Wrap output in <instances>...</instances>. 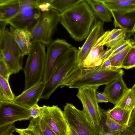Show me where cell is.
I'll use <instances>...</instances> for the list:
<instances>
[{"label":"cell","mask_w":135,"mask_h":135,"mask_svg":"<svg viewBox=\"0 0 135 135\" xmlns=\"http://www.w3.org/2000/svg\"><path fill=\"white\" fill-rule=\"evenodd\" d=\"M131 89L133 91L134 94H135V84L132 87V88H131Z\"/></svg>","instance_id":"7bdbcfd3"},{"label":"cell","mask_w":135,"mask_h":135,"mask_svg":"<svg viewBox=\"0 0 135 135\" xmlns=\"http://www.w3.org/2000/svg\"><path fill=\"white\" fill-rule=\"evenodd\" d=\"M66 135H79L68 124Z\"/></svg>","instance_id":"b9f144b4"},{"label":"cell","mask_w":135,"mask_h":135,"mask_svg":"<svg viewBox=\"0 0 135 135\" xmlns=\"http://www.w3.org/2000/svg\"><path fill=\"white\" fill-rule=\"evenodd\" d=\"M131 45L123 50L108 58L110 60L112 68L114 69L121 68V66L127 54L133 45Z\"/></svg>","instance_id":"83f0119b"},{"label":"cell","mask_w":135,"mask_h":135,"mask_svg":"<svg viewBox=\"0 0 135 135\" xmlns=\"http://www.w3.org/2000/svg\"><path fill=\"white\" fill-rule=\"evenodd\" d=\"M135 67V45H132L127 54L121 68L129 69Z\"/></svg>","instance_id":"f1b7e54d"},{"label":"cell","mask_w":135,"mask_h":135,"mask_svg":"<svg viewBox=\"0 0 135 135\" xmlns=\"http://www.w3.org/2000/svg\"><path fill=\"white\" fill-rule=\"evenodd\" d=\"M31 117L35 119L42 116L44 114V110L43 107L39 106L37 104L34 105L29 109Z\"/></svg>","instance_id":"1f68e13d"},{"label":"cell","mask_w":135,"mask_h":135,"mask_svg":"<svg viewBox=\"0 0 135 135\" xmlns=\"http://www.w3.org/2000/svg\"><path fill=\"white\" fill-rule=\"evenodd\" d=\"M31 118L29 109L13 101L0 102V127Z\"/></svg>","instance_id":"30bf717a"},{"label":"cell","mask_w":135,"mask_h":135,"mask_svg":"<svg viewBox=\"0 0 135 135\" xmlns=\"http://www.w3.org/2000/svg\"><path fill=\"white\" fill-rule=\"evenodd\" d=\"M12 74L8 67L2 53H0V76L9 81L10 76Z\"/></svg>","instance_id":"f546056e"},{"label":"cell","mask_w":135,"mask_h":135,"mask_svg":"<svg viewBox=\"0 0 135 135\" xmlns=\"http://www.w3.org/2000/svg\"><path fill=\"white\" fill-rule=\"evenodd\" d=\"M134 41H135V36L134 37Z\"/></svg>","instance_id":"f6af8a7d"},{"label":"cell","mask_w":135,"mask_h":135,"mask_svg":"<svg viewBox=\"0 0 135 135\" xmlns=\"http://www.w3.org/2000/svg\"><path fill=\"white\" fill-rule=\"evenodd\" d=\"M100 66L101 68L103 69H113L112 66L110 61L108 59H107L104 60Z\"/></svg>","instance_id":"ab89813d"},{"label":"cell","mask_w":135,"mask_h":135,"mask_svg":"<svg viewBox=\"0 0 135 135\" xmlns=\"http://www.w3.org/2000/svg\"><path fill=\"white\" fill-rule=\"evenodd\" d=\"M20 1L19 12L6 22L15 28L30 31L41 15V11L38 7L40 0H20Z\"/></svg>","instance_id":"8992f818"},{"label":"cell","mask_w":135,"mask_h":135,"mask_svg":"<svg viewBox=\"0 0 135 135\" xmlns=\"http://www.w3.org/2000/svg\"><path fill=\"white\" fill-rule=\"evenodd\" d=\"M126 31L127 32L125 29L120 28H114L111 31H107V35L103 41V45H104L105 44L113 40Z\"/></svg>","instance_id":"4dcf8cb0"},{"label":"cell","mask_w":135,"mask_h":135,"mask_svg":"<svg viewBox=\"0 0 135 135\" xmlns=\"http://www.w3.org/2000/svg\"><path fill=\"white\" fill-rule=\"evenodd\" d=\"M132 111L114 106L112 109L105 111L117 123L126 128H127Z\"/></svg>","instance_id":"603a6c76"},{"label":"cell","mask_w":135,"mask_h":135,"mask_svg":"<svg viewBox=\"0 0 135 135\" xmlns=\"http://www.w3.org/2000/svg\"><path fill=\"white\" fill-rule=\"evenodd\" d=\"M78 49L72 46L62 52L55 62L54 71L45 86L40 99H48L77 64Z\"/></svg>","instance_id":"3957f363"},{"label":"cell","mask_w":135,"mask_h":135,"mask_svg":"<svg viewBox=\"0 0 135 135\" xmlns=\"http://www.w3.org/2000/svg\"><path fill=\"white\" fill-rule=\"evenodd\" d=\"M8 24L6 22L0 21V41L3 38L6 29V26Z\"/></svg>","instance_id":"f35d334b"},{"label":"cell","mask_w":135,"mask_h":135,"mask_svg":"<svg viewBox=\"0 0 135 135\" xmlns=\"http://www.w3.org/2000/svg\"><path fill=\"white\" fill-rule=\"evenodd\" d=\"M96 95L98 103H106L109 102L108 96L104 91L101 92H96Z\"/></svg>","instance_id":"d590c367"},{"label":"cell","mask_w":135,"mask_h":135,"mask_svg":"<svg viewBox=\"0 0 135 135\" xmlns=\"http://www.w3.org/2000/svg\"><path fill=\"white\" fill-rule=\"evenodd\" d=\"M106 35L105 32L98 39L86 57L78 66L84 68L96 67L100 66L104 60L108 58L109 54L107 50L104 49L103 44Z\"/></svg>","instance_id":"4fadbf2b"},{"label":"cell","mask_w":135,"mask_h":135,"mask_svg":"<svg viewBox=\"0 0 135 135\" xmlns=\"http://www.w3.org/2000/svg\"><path fill=\"white\" fill-rule=\"evenodd\" d=\"M16 128L13 124L0 127V135H12Z\"/></svg>","instance_id":"e575fe53"},{"label":"cell","mask_w":135,"mask_h":135,"mask_svg":"<svg viewBox=\"0 0 135 135\" xmlns=\"http://www.w3.org/2000/svg\"><path fill=\"white\" fill-rule=\"evenodd\" d=\"M45 45L37 42L32 44L25 66L24 90L42 81L46 61Z\"/></svg>","instance_id":"277c9868"},{"label":"cell","mask_w":135,"mask_h":135,"mask_svg":"<svg viewBox=\"0 0 135 135\" xmlns=\"http://www.w3.org/2000/svg\"><path fill=\"white\" fill-rule=\"evenodd\" d=\"M83 1V0H51L49 8L53 9L60 13Z\"/></svg>","instance_id":"4316f807"},{"label":"cell","mask_w":135,"mask_h":135,"mask_svg":"<svg viewBox=\"0 0 135 135\" xmlns=\"http://www.w3.org/2000/svg\"><path fill=\"white\" fill-rule=\"evenodd\" d=\"M135 32V24L133 30V33Z\"/></svg>","instance_id":"ee69618b"},{"label":"cell","mask_w":135,"mask_h":135,"mask_svg":"<svg viewBox=\"0 0 135 135\" xmlns=\"http://www.w3.org/2000/svg\"><path fill=\"white\" fill-rule=\"evenodd\" d=\"M114 107L133 110L135 108V94L131 88L129 89Z\"/></svg>","instance_id":"d4e9b609"},{"label":"cell","mask_w":135,"mask_h":135,"mask_svg":"<svg viewBox=\"0 0 135 135\" xmlns=\"http://www.w3.org/2000/svg\"><path fill=\"white\" fill-rule=\"evenodd\" d=\"M100 1L111 11L124 14L135 11V0Z\"/></svg>","instance_id":"ffe728a7"},{"label":"cell","mask_w":135,"mask_h":135,"mask_svg":"<svg viewBox=\"0 0 135 135\" xmlns=\"http://www.w3.org/2000/svg\"><path fill=\"white\" fill-rule=\"evenodd\" d=\"M60 20V13L50 8L41 12L37 22L31 30V42H39L48 46L53 40L52 37Z\"/></svg>","instance_id":"5b68a950"},{"label":"cell","mask_w":135,"mask_h":135,"mask_svg":"<svg viewBox=\"0 0 135 135\" xmlns=\"http://www.w3.org/2000/svg\"><path fill=\"white\" fill-rule=\"evenodd\" d=\"M63 112L68 124L79 135H102L100 128L87 119L83 110L68 103Z\"/></svg>","instance_id":"ba28073f"},{"label":"cell","mask_w":135,"mask_h":135,"mask_svg":"<svg viewBox=\"0 0 135 135\" xmlns=\"http://www.w3.org/2000/svg\"><path fill=\"white\" fill-rule=\"evenodd\" d=\"M124 74L121 68L106 69L100 66L84 68L77 64L68 74L61 84V88L66 86L78 88L87 86L108 84Z\"/></svg>","instance_id":"6da1fadb"},{"label":"cell","mask_w":135,"mask_h":135,"mask_svg":"<svg viewBox=\"0 0 135 135\" xmlns=\"http://www.w3.org/2000/svg\"><path fill=\"white\" fill-rule=\"evenodd\" d=\"M40 135H57L40 117L35 119L32 118L29 124Z\"/></svg>","instance_id":"cb8c5ba5"},{"label":"cell","mask_w":135,"mask_h":135,"mask_svg":"<svg viewBox=\"0 0 135 135\" xmlns=\"http://www.w3.org/2000/svg\"><path fill=\"white\" fill-rule=\"evenodd\" d=\"M42 107L43 120L57 135H66L68 124L63 111L57 105Z\"/></svg>","instance_id":"8fae6325"},{"label":"cell","mask_w":135,"mask_h":135,"mask_svg":"<svg viewBox=\"0 0 135 135\" xmlns=\"http://www.w3.org/2000/svg\"><path fill=\"white\" fill-rule=\"evenodd\" d=\"M45 84L41 81L30 88L24 90L19 95L16 97L13 102L30 109L37 104L45 86Z\"/></svg>","instance_id":"9a60e30c"},{"label":"cell","mask_w":135,"mask_h":135,"mask_svg":"<svg viewBox=\"0 0 135 135\" xmlns=\"http://www.w3.org/2000/svg\"><path fill=\"white\" fill-rule=\"evenodd\" d=\"M16 132L20 135H40L30 125L25 129L16 128Z\"/></svg>","instance_id":"d6a6232c"},{"label":"cell","mask_w":135,"mask_h":135,"mask_svg":"<svg viewBox=\"0 0 135 135\" xmlns=\"http://www.w3.org/2000/svg\"><path fill=\"white\" fill-rule=\"evenodd\" d=\"M0 51L12 74L17 73L22 69L23 57L12 35L7 28L0 41Z\"/></svg>","instance_id":"9c48e42d"},{"label":"cell","mask_w":135,"mask_h":135,"mask_svg":"<svg viewBox=\"0 0 135 135\" xmlns=\"http://www.w3.org/2000/svg\"><path fill=\"white\" fill-rule=\"evenodd\" d=\"M102 135H126L119 131H113L107 132H102Z\"/></svg>","instance_id":"60d3db41"},{"label":"cell","mask_w":135,"mask_h":135,"mask_svg":"<svg viewBox=\"0 0 135 135\" xmlns=\"http://www.w3.org/2000/svg\"><path fill=\"white\" fill-rule=\"evenodd\" d=\"M127 33L126 31L123 32L113 40L105 44L104 45L108 48H110L112 47L125 40Z\"/></svg>","instance_id":"836d02e7"},{"label":"cell","mask_w":135,"mask_h":135,"mask_svg":"<svg viewBox=\"0 0 135 135\" xmlns=\"http://www.w3.org/2000/svg\"><path fill=\"white\" fill-rule=\"evenodd\" d=\"M103 23L99 21H95L84 43L78 50V66L81 64L97 40L104 33Z\"/></svg>","instance_id":"5bb4252c"},{"label":"cell","mask_w":135,"mask_h":135,"mask_svg":"<svg viewBox=\"0 0 135 135\" xmlns=\"http://www.w3.org/2000/svg\"><path fill=\"white\" fill-rule=\"evenodd\" d=\"M51 0H40L38 7L41 12H44L48 11L50 8Z\"/></svg>","instance_id":"8d00e7d4"},{"label":"cell","mask_w":135,"mask_h":135,"mask_svg":"<svg viewBox=\"0 0 135 135\" xmlns=\"http://www.w3.org/2000/svg\"><path fill=\"white\" fill-rule=\"evenodd\" d=\"M102 113L104 122L102 124L101 132L119 131L126 135H135V133L132 130L121 125L114 121L105 111Z\"/></svg>","instance_id":"7402d4cb"},{"label":"cell","mask_w":135,"mask_h":135,"mask_svg":"<svg viewBox=\"0 0 135 135\" xmlns=\"http://www.w3.org/2000/svg\"><path fill=\"white\" fill-rule=\"evenodd\" d=\"M95 15L85 0L60 13V22L75 40L87 37L95 21Z\"/></svg>","instance_id":"7a4b0ae2"},{"label":"cell","mask_w":135,"mask_h":135,"mask_svg":"<svg viewBox=\"0 0 135 135\" xmlns=\"http://www.w3.org/2000/svg\"><path fill=\"white\" fill-rule=\"evenodd\" d=\"M127 128L135 133V108L132 112Z\"/></svg>","instance_id":"74e56055"},{"label":"cell","mask_w":135,"mask_h":135,"mask_svg":"<svg viewBox=\"0 0 135 135\" xmlns=\"http://www.w3.org/2000/svg\"><path fill=\"white\" fill-rule=\"evenodd\" d=\"M45 70L42 81L45 84L48 80L54 70L55 62L64 52L72 46L64 39L53 40L47 46Z\"/></svg>","instance_id":"7c38bea8"},{"label":"cell","mask_w":135,"mask_h":135,"mask_svg":"<svg viewBox=\"0 0 135 135\" xmlns=\"http://www.w3.org/2000/svg\"><path fill=\"white\" fill-rule=\"evenodd\" d=\"M14 135V134H13L12 135Z\"/></svg>","instance_id":"bcb514c9"},{"label":"cell","mask_w":135,"mask_h":135,"mask_svg":"<svg viewBox=\"0 0 135 135\" xmlns=\"http://www.w3.org/2000/svg\"><path fill=\"white\" fill-rule=\"evenodd\" d=\"M94 15L103 22L111 21L113 17L111 12L100 0H85Z\"/></svg>","instance_id":"44dd1931"},{"label":"cell","mask_w":135,"mask_h":135,"mask_svg":"<svg viewBox=\"0 0 135 135\" xmlns=\"http://www.w3.org/2000/svg\"><path fill=\"white\" fill-rule=\"evenodd\" d=\"M99 86H91L78 89L76 96L81 102L87 119L95 126L99 128L103 124V113L96 97Z\"/></svg>","instance_id":"52a82bcc"},{"label":"cell","mask_w":135,"mask_h":135,"mask_svg":"<svg viewBox=\"0 0 135 135\" xmlns=\"http://www.w3.org/2000/svg\"><path fill=\"white\" fill-rule=\"evenodd\" d=\"M20 8V0H0V21L7 22L12 18Z\"/></svg>","instance_id":"d6986e66"},{"label":"cell","mask_w":135,"mask_h":135,"mask_svg":"<svg viewBox=\"0 0 135 135\" xmlns=\"http://www.w3.org/2000/svg\"><path fill=\"white\" fill-rule=\"evenodd\" d=\"M111 12L114 19L115 27L125 29L127 33H133L135 24V11L124 14L113 11Z\"/></svg>","instance_id":"ac0fdd59"},{"label":"cell","mask_w":135,"mask_h":135,"mask_svg":"<svg viewBox=\"0 0 135 135\" xmlns=\"http://www.w3.org/2000/svg\"><path fill=\"white\" fill-rule=\"evenodd\" d=\"M122 76L115 81L106 85L104 91L107 94L109 102L115 105L120 99L128 88Z\"/></svg>","instance_id":"2e32d148"},{"label":"cell","mask_w":135,"mask_h":135,"mask_svg":"<svg viewBox=\"0 0 135 135\" xmlns=\"http://www.w3.org/2000/svg\"><path fill=\"white\" fill-rule=\"evenodd\" d=\"M10 31L23 57L28 55L32 44L31 42L30 31L25 29H16L10 26Z\"/></svg>","instance_id":"e0dca14e"},{"label":"cell","mask_w":135,"mask_h":135,"mask_svg":"<svg viewBox=\"0 0 135 135\" xmlns=\"http://www.w3.org/2000/svg\"><path fill=\"white\" fill-rule=\"evenodd\" d=\"M15 97L9 81L0 76V102L13 101Z\"/></svg>","instance_id":"484cf974"}]
</instances>
